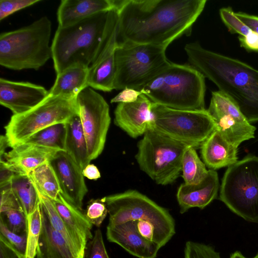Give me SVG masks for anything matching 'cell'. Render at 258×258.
I'll return each instance as SVG.
<instances>
[{
	"mask_svg": "<svg viewBox=\"0 0 258 258\" xmlns=\"http://www.w3.org/2000/svg\"><path fill=\"white\" fill-rule=\"evenodd\" d=\"M219 14L222 21L231 33L246 36L251 31V30L236 16L231 7L220 9Z\"/></svg>",
	"mask_w": 258,
	"mask_h": 258,
	"instance_id": "obj_35",
	"label": "cell"
},
{
	"mask_svg": "<svg viewBox=\"0 0 258 258\" xmlns=\"http://www.w3.org/2000/svg\"><path fill=\"white\" fill-rule=\"evenodd\" d=\"M238 39L241 47L248 51L258 53V34L251 30L246 36L239 35Z\"/></svg>",
	"mask_w": 258,
	"mask_h": 258,
	"instance_id": "obj_42",
	"label": "cell"
},
{
	"mask_svg": "<svg viewBox=\"0 0 258 258\" xmlns=\"http://www.w3.org/2000/svg\"><path fill=\"white\" fill-rule=\"evenodd\" d=\"M252 258H258V253Z\"/></svg>",
	"mask_w": 258,
	"mask_h": 258,
	"instance_id": "obj_50",
	"label": "cell"
},
{
	"mask_svg": "<svg viewBox=\"0 0 258 258\" xmlns=\"http://www.w3.org/2000/svg\"><path fill=\"white\" fill-rule=\"evenodd\" d=\"M140 91L152 102L181 110H204L205 76L192 66L170 62Z\"/></svg>",
	"mask_w": 258,
	"mask_h": 258,
	"instance_id": "obj_4",
	"label": "cell"
},
{
	"mask_svg": "<svg viewBox=\"0 0 258 258\" xmlns=\"http://www.w3.org/2000/svg\"><path fill=\"white\" fill-rule=\"evenodd\" d=\"M0 155V162L4 163L17 174L29 175L38 166L50 162L58 150L22 143L11 148Z\"/></svg>",
	"mask_w": 258,
	"mask_h": 258,
	"instance_id": "obj_18",
	"label": "cell"
},
{
	"mask_svg": "<svg viewBox=\"0 0 258 258\" xmlns=\"http://www.w3.org/2000/svg\"><path fill=\"white\" fill-rule=\"evenodd\" d=\"M167 47L151 44L116 47V75L114 89L126 88L140 91L144 85L167 66L170 61Z\"/></svg>",
	"mask_w": 258,
	"mask_h": 258,
	"instance_id": "obj_10",
	"label": "cell"
},
{
	"mask_svg": "<svg viewBox=\"0 0 258 258\" xmlns=\"http://www.w3.org/2000/svg\"><path fill=\"white\" fill-rule=\"evenodd\" d=\"M151 110V128L196 149L217 129L206 109H176L152 102Z\"/></svg>",
	"mask_w": 258,
	"mask_h": 258,
	"instance_id": "obj_11",
	"label": "cell"
},
{
	"mask_svg": "<svg viewBox=\"0 0 258 258\" xmlns=\"http://www.w3.org/2000/svg\"><path fill=\"white\" fill-rule=\"evenodd\" d=\"M109 258L107 252L101 231L97 229L93 238L87 243L84 258Z\"/></svg>",
	"mask_w": 258,
	"mask_h": 258,
	"instance_id": "obj_38",
	"label": "cell"
},
{
	"mask_svg": "<svg viewBox=\"0 0 258 258\" xmlns=\"http://www.w3.org/2000/svg\"><path fill=\"white\" fill-rule=\"evenodd\" d=\"M36 258H42L40 255H39V254L37 253L36 254Z\"/></svg>",
	"mask_w": 258,
	"mask_h": 258,
	"instance_id": "obj_49",
	"label": "cell"
},
{
	"mask_svg": "<svg viewBox=\"0 0 258 258\" xmlns=\"http://www.w3.org/2000/svg\"><path fill=\"white\" fill-rule=\"evenodd\" d=\"M152 102L144 94L131 103H119L114 111V123L133 138L151 128Z\"/></svg>",
	"mask_w": 258,
	"mask_h": 258,
	"instance_id": "obj_16",
	"label": "cell"
},
{
	"mask_svg": "<svg viewBox=\"0 0 258 258\" xmlns=\"http://www.w3.org/2000/svg\"><path fill=\"white\" fill-rule=\"evenodd\" d=\"M207 111L217 130L232 144L238 147L242 142L254 138L256 127L246 119L232 100L222 92H212Z\"/></svg>",
	"mask_w": 258,
	"mask_h": 258,
	"instance_id": "obj_13",
	"label": "cell"
},
{
	"mask_svg": "<svg viewBox=\"0 0 258 258\" xmlns=\"http://www.w3.org/2000/svg\"><path fill=\"white\" fill-rule=\"evenodd\" d=\"M0 218L11 231L23 234L27 232V217L22 209H11L0 212Z\"/></svg>",
	"mask_w": 258,
	"mask_h": 258,
	"instance_id": "obj_34",
	"label": "cell"
},
{
	"mask_svg": "<svg viewBox=\"0 0 258 258\" xmlns=\"http://www.w3.org/2000/svg\"><path fill=\"white\" fill-rule=\"evenodd\" d=\"M40 0H1L0 21L11 14L37 3Z\"/></svg>",
	"mask_w": 258,
	"mask_h": 258,
	"instance_id": "obj_39",
	"label": "cell"
},
{
	"mask_svg": "<svg viewBox=\"0 0 258 258\" xmlns=\"http://www.w3.org/2000/svg\"><path fill=\"white\" fill-rule=\"evenodd\" d=\"M142 93L140 91L126 88L110 101L111 103H131L136 101Z\"/></svg>",
	"mask_w": 258,
	"mask_h": 258,
	"instance_id": "obj_41",
	"label": "cell"
},
{
	"mask_svg": "<svg viewBox=\"0 0 258 258\" xmlns=\"http://www.w3.org/2000/svg\"><path fill=\"white\" fill-rule=\"evenodd\" d=\"M51 23L43 16L31 24L0 35V64L14 70H38L52 57Z\"/></svg>",
	"mask_w": 258,
	"mask_h": 258,
	"instance_id": "obj_5",
	"label": "cell"
},
{
	"mask_svg": "<svg viewBox=\"0 0 258 258\" xmlns=\"http://www.w3.org/2000/svg\"><path fill=\"white\" fill-rule=\"evenodd\" d=\"M49 92L42 86L27 82L0 79V104L13 115L25 113L42 102Z\"/></svg>",
	"mask_w": 258,
	"mask_h": 258,
	"instance_id": "obj_15",
	"label": "cell"
},
{
	"mask_svg": "<svg viewBox=\"0 0 258 258\" xmlns=\"http://www.w3.org/2000/svg\"><path fill=\"white\" fill-rule=\"evenodd\" d=\"M206 0H123L117 10L116 46L151 44L167 47L190 33Z\"/></svg>",
	"mask_w": 258,
	"mask_h": 258,
	"instance_id": "obj_1",
	"label": "cell"
},
{
	"mask_svg": "<svg viewBox=\"0 0 258 258\" xmlns=\"http://www.w3.org/2000/svg\"><path fill=\"white\" fill-rule=\"evenodd\" d=\"M66 134V123H58L40 130L23 143L65 151Z\"/></svg>",
	"mask_w": 258,
	"mask_h": 258,
	"instance_id": "obj_30",
	"label": "cell"
},
{
	"mask_svg": "<svg viewBox=\"0 0 258 258\" xmlns=\"http://www.w3.org/2000/svg\"><path fill=\"white\" fill-rule=\"evenodd\" d=\"M83 174L84 177L90 180H97L101 177L100 171L97 166L90 163L83 169Z\"/></svg>",
	"mask_w": 258,
	"mask_h": 258,
	"instance_id": "obj_46",
	"label": "cell"
},
{
	"mask_svg": "<svg viewBox=\"0 0 258 258\" xmlns=\"http://www.w3.org/2000/svg\"><path fill=\"white\" fill-rule=\"evenodd\" d=\"M107 240L115 243L138 258H156L160 247L139 233L137 221H130L116 225L108 224Z\"/></svg>",
	"mask_w": 258,
	"mask_h": 258,
	"instance_id": "obj_17",
	"label": "cell"
},
{
	"mask_svg": "<svg viewBox=\"0 0 258 258\" xmlns=\"http://www.w3.org/2000/svg\"><path fill=\"white\" fill-rule=\"evenodd\" d=\"M41 210L42 228L37 253L42 258H77L63 237L51 225L42 206Z\"/></svg>",
	"mask_w": 258,
	"mask_h": 258,
	"instance_id": "obj_24",
	"label": "cell"
},
{
	"mask_svg": "<svg viewBox=\"0 0 258 258\" xmlns=\"http://www.w3.org/2000/svg\"><path fill=\"white\" fill-rule=\"evenodd\" d=\"M29 176L38 189L52 201L61 194L57 177L50 162L38 166Z\"/></svg>",
	"mask_w": 258,
	"mask_h": 258,
	"instance_id": "obj_29",
	"label": "cell"
},
{
	"mask_svg": "<svg viewBox=\"0 0 258 258\" xmlns=\"http://www.w3.org/2000/svg\"><path fill=\"white\" fill-rule=\"evenodd\" d=\"M137 228L142 236L155 243V229L152 223L146 221H137Z\"/></svg>",
	"mask_w": 258,
	"mask_h": 258,
	"instance_id": "obj_43",
	"label": "cell"
},
{
	"mask_svg": "<svg viewBox=\"0 0 258 258\" xmlns=\"http://www.w3.org/2000/svg\"><path fill=\"white\" fill-rule=\"evenodd\" d=\"M11 186L26 217L32 213L40 200L38 192L29 175L17 174L11 180Z\"/></svg>",
	"mask_w": 258,
	"mask_h": 258,
	"instance_id": "obj_28",
	"label": "cell"
},
{
	"mask_svg": "<svg viewBox=\"0 0 258 258\" xmlns=\"http://www.w3.org/2000/svg\"><path fill=\"white\" fill-rule=\"evenodd\" d=\"M77 101L90 160L102 152L110 124L109 106L102 95L91 87L83 90Z\"/></svg>",
	"mask_w": 258,
	"mask_h": 258,
	"instance_id": "obj_12",
	"label": "cell"
},
{
	"mask_svg": "<svg viewBox=\"0 0 258 258\" xmlns=\"http://www.w3.org/2000/svg\"><path fill=\"white\" fill-rule=\"evenodd\" d=\"M219 188L218 173L211 169L208 170L206 177L198 184L182 183L176 194L180 213L183 214L195 207L203 209L217 198Z\"/></svg>",
	"mask_w": 258,
	"mask_h": 258,
	"instance_id": "obj_19",
	"label": "cell"
},
{
	"mask_svg": "<svg viewBox=\"0 0 258 258\" xmlns=\"http://www.w3.org/2000/svg\"><path fill=\"white\" fill-rule=\"evenodd\" d=\"M0 258H16L15 253L0 241Z\"/></svg>",
	"mask_w": 258,
	"mask_h": 258,
	"instance_id": "obj_47",
	"label": "cell"
},
{
	"mask_svg": "<svg viewBox=\"0 0 258 258\" xmlns=\"http://www.w3.org/2000/svg\"><path fill=\"white\" fill-rule=\"evenodd\" d=\"M52 201L67 227L86 248L88 240H91L93 235L91 232L93 225L87 218L85 212L68 201L61 194L56 200Z\"/></svg>",
	"mask_w": 258,
	"mask_h": 258,
	"instance_id": "obj_22",
	"label": "cell"
},
{
	"mask_svg": "<svg viewBox=\"0 0 258 258\" xmlns=\"http://www.w3.org/2000/svg\"><path fill=\"white\" fill-rule=\"evenodd\" d=\"M40 202L35 211L27 217V247L25 258H35L42 228Z\"/></svg>",
	"mask_w": 258,
	"mask_h": 258,
	"instance_id": "obj_32",
	"label": "cell"
},
{
	"mask_svg": "<svg viewBox=\"0 0 258 258\" xmlns=\"http://www.w3.org/2000/svg\"><path fill=\"white\" fill-rule=\"evenodd\" d=\"M206 166L200 159L196 148L189 146L184 151L181 163L182 177L184 183L196 184L201 182L208 173Z\"/></svg>",
	"mask_w": 258,
	"mask_h": 258,
	"instance_id": "obj_31",
	"label": "cell"
},
{
	"mask_svg": "<svg viewBox=\"0 0 258 258\" xmlns=\"http://www.w3.org/2000/svg\"><path fill=\"white\" fill-rule=\"evenodd\" d=\"M116 45L105 50L89 67L88 86L94 89L110 92L114 89L116 75L114 51Z\"/></svg>",
	"mask_w": 258,
	"mask_h": 258,
	"instance_id": "obj_23",
	"label": "cell"
},
{
	"mask_svg": "<svg viewBox=\"0 0 258 258\" xmlns=\"http://www.w3.org/2000/svg\"><path fill=\"white\" fill-rule=\"evenodd\" d=\"M189 146L150 128L138 142L135 157L143 172L157 184L166 185L180 175L183 155Z\"/></svg>",
	"mask_w": 258,
	"mask_h": 258,
	"instance_id": "obj_7",
	"label": "cell"
},
{
	"mask_svg": "<svg viewBox=\"0 0 258 258\" xmlns=\"http://www.w3.org/2000/svg\"><path fill=\"white\" fill-rule=\"evenodd\" d=\"M67 134L65 151L84 169L90 163L86 138L79 115L66 123Z\"/></svg>",
	"mask_w": 258,
	"mask_h": 258,
	"instance_id": "obj_26",
	"label": "cell"
},
{
	"mask_svg": "<svg viewBox=\"0 0 258 258\" xmlns=\"http://www.w3.org/2000/svg\"><path fill=\"white\" fill-rule=\"evenodd\" d=\"M0 241L12 250L17 258H25L27 232L23 234L13 232L0 219Z\"/></svg>",
	"mask_w": 258,
	"mask_h": 258,
	"instance_id": "obj_33",
	"label": "cell"
},
{
	"mask_svg": "<svg viewBox=\"0 0 258 258\" xmlns=\"http://www.w3.org/2000/svg\"><path fill=\"white\" fill-rule=\"evenodd\" d=\"M184 255V258H221L211 245L192 241L185 243Z\"/></svg>",
	"mask_w": 258,
	"mask_h": 258,
	"instance_id": "obj_36",
	"label": "cell"
},
{
	"mask_svg": "<svg viewBox=\"0 0 258 258\" xmlns=\"http://www.w3.org/2000/svg\"><path fill=\"white\" fill-rule=\"evenodd\" d=\"M229 258H247L244 256L240 251H236L230 254Z\"/></svg>",
	"mask_w": 258,
	"mask_h": 258,
	"instance_id": "obj_48",
	"label": "cell"
},
{
	"mask_svg": "<svg viewBox=\"0 0 258 258\" xmlns=\"http://www.w3.org/2000/svg\"><path fill=\"white\" fill-rule=\"evenodd\" d=\"M85 214L93 225L99 227L108 213L102 199H91L88 203Z\"/></svg>",
	"mask_w": 258,
	"mask_h": 258,
	"instance_id": "obj_37",
	"label": "cell"
},
{
	"mask_svg": "<svg viewBox=\"0 0 258 258\" xmlns=\"http://www.w3.org/2000/svg\"><path fill=\"white\" fill-rule=\"evenodd\" d=\"M235 13L236 16L250 30L258 34V16L248 14L241 12H238Z\"/></svg>",
	"mask_w": 258,
	"mask_h": 258,
	"instance_id": "obj_44",
	"label": "cell"
},
{
	"mask_svg": "<svg viewBox=\"0 0 258 258\" xmlns=\"http://www.w3.org/2000/svg\"><path fill=\"white\" fill-rule=\"evenodd\" d=\"M10 183L0 187V212L11 209H23L16 196L11 188Z\"/></svg>",
	"mask_w": 258,
	"mask_h": 258,
	"instance_id": "obj_40",
	"label": "cell"
},
{
	"mask_svg": "<svg viewBox=\"0 0 258 258\" xmlns=\"http://www.w3.org/2000/svg\"><path fill=\"white\" fill-rule=\"evenodd\" d=\"M57 177L61 195L81 210L88 192L82 169L64 151H58L50 161Z\"/></svg>",
	"mask_w": 258,
	"mask_h": 258,
	"instance_id": "obj_14",
	"label": "cell"
},
{
	"mask_svg": "<svg viewBox=\"0 0 258 258\" xmlns=\"http://www.w3.org/2000/svg\"><path fill=\"white\" fill-rule=\"evenodd\" d=\"M112 9L111 0H62L57 12L58 26H69Z\"/></svg>",
	"mask_w": 258,
	"mask_h": 258,
	"instance_id": "obj_21",
	"label": "cell"
},
{
	"mask_svg": "<svg viewBox=\"0 0 258 258\" xmlns=\"http://www.w3.org/2000/svg\"><path fill=\"white\" fill-rule=\"evenodd\" d=\"M118 21V11L112 9L58 26L51 45L56 74L74 66L89 68L115 40Z\"/></svg>",
	"mask_w": 258,
	"mask_h": 258,
	"instance_id": "obj_3",
	"label": "cell"
},
{
	"mask_svg": "<svg viewBox=\"0 0 258 258\" xmlns=\"http://www.w3.org/2000/svg\"><path fill=\"white\" fill-rule=\"evenodd\" d=\"M219 199L244 220L258 223V157L248 155L228 166Z\"/></svg>",
	"mask_w": 258,
	"mask_h": 258,
	"instance_id": "obj_8",
	"label": "cell"
},
{
	"mask_svg": "<svg viewBox=\"0 0 258 258\" xmlns=\"http://www.w3.org/2000/svg\"><path fill=\"white\" fill-rule=\"evenodd\" d=\"M77 97L48 96L40 104L20 114L13 115L5 126L9 147L24 142L36 132L49 126L67 123L79 115Z\"/></svg>",
	"mask_w": 258,
	"mask_h": 258,
	"instance_id": "obj_9",
	"label": "cell"
},
{
	"mask_svg": "<svg viewBox=\"0 0 258 258\" xmlns=\"http://www.w3.org/2000/svg\"><path fill=\"white\" fill-rule=\"evenodd\" d=\"M192 67L213 82L236 104L250 122L258 121V71L246 63L203 48L186 44Z\"/></svg>",
	"mask_w": 258,
	"mask_h": 258,
	"instance_id": "obj_2",
	"label": "cell"
},
{
	"mask_svg": "<svg viewBox=\"0 0 258 258\" xmlns=\"http://www.w3.org/2000/svg\"><path fill=\"white\" fill-rule=\"evenodd\" d=\"M35 186L38 194L40 204L51 225L63 237L77 258H84L86 248L67 227L58 213L52 200L41 193Z\"/></svg>",
	"mask_w": 258,
	"mask_h": 258,
	"instance_id": "obj_27",
	"label": "cell"
},
{
	"mask_svg": "<svg viewBox=\"0 0 258 258\" xmlns=\"http://www.w3.org/2000/svg\"><path fill=\"white\" fill-rule=\"evenodd\" d=\"M201 148L203 161L210 169L215 170L229 166L237 161L238 147L227 141L217 129Z\"/></svg>",
	"mask_w": 258,
	"mask_h": 258,
	"instance_id": "obj_20",
	"label": "cell"
},
{
	"mask_svg": "<svg viewBox=\"0 0 258 258\" xmlns=\"http://www.w3.org/2000/svg\"><path fill=\"white\" fill-rule=\"evenodd\" d=\"M89 68L82 66L69 67L56 74L54 83L48 91L52 96L77 97L88 86Z\"/></svg>",
	"mask_w": 258,
	"mask_h": 258,
	"instance_id": "obj_25",
	"label": "cell"
},
{
	"mask_svg": "<svg viewBox=\"0 0 258 258\" xmlns=\"http://www.w3.org/2000/svg\"><path fill=\"white\" fill-rule=\"evenodd\" d=\"M0 187L11 182L13 177L17 173L4 163L0 162Z\"/></svg>",
	"mask_w": 258,
	"mask_h": 258,
	"instance_id": "obj_45",
	"label": "cell"
},
{
	"mask_svg": "<svg viewBox=\"0 0 258 258\" xmlns=\"http://www.w3.org/2000/svg\"><path fill=\"white\" fill-rule=\"evenodd\" d=\"M109 215V225L130 221H146L155 229V243L164 246L175 234L174 219L169 211L136 190L107 196L102 198Z\"/></svg>",
	"mask_w": 258,
	"mask_h": 258,
	"instance_id": "obj_6",
	"label": "cell"
}]
</instances>
